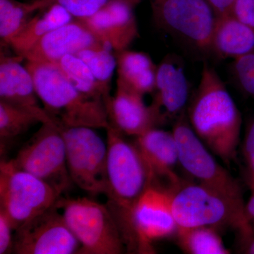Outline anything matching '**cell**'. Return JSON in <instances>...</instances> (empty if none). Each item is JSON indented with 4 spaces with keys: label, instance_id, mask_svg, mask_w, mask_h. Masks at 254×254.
<instances>
[{
    "label": "cell",
    "instance_id": "obj_13",
    "mask_svg": "<svg viewBox=\"0 0 254 254\" xmlns=\"http://www.w3.org/2000/svg\"><path fill=\"white\" fill-rule=\"evenodd\" d=\"M141 0H113L93 16L80 19L105 46L115 53L128 49L139 36L134 14Z\"/></svg>",
    "mask_w": 254,
    "mask_h": 254
},
{
    "label": "cell",
    "instance_id": "obj_14",
    "mask_svg": "<svg viewBox=\"0 0 254 254\" xmlns=\"http://www.w3.org/2000/svg\"><path fill=\"white\" fill-rule=\"evenodd\" d=\"M143 96L118 79L115 95L106 103L110 125L135 137L154 128L163 120L161 114L154 105H145Z\"/></svg>",
    "mask_w": 254,
    "mask_h": 254
},
{
    "label": "cell",
    "instance_id": "obj_1",
    "mask_svg": "<svg viewBox=\"0 0 254 254\" xmlns=\"http://www.w3.org/2000/svg\"><path fill=\"white\" fill-rule=\"evenodd\" d=\"M189 123L213 155L230 166L240 144L242 116L218 73L207 64L189 109Z\"/></svg>",
    "mask_w": 254,
    "mask_h": 254
},
{
    "label": "cell",
    "instance_id": "obj_18",
    "mask_svg": "<svg viewBox=\"0 0 254 254\" xmlns=\"http://www.w3.org/2000/svg\"><path fill=\"white\" fill-rule=\"evenodd\" d=\"M155 98L153 104L165 117L180 115L189 98L190 86L185 71L172 59L158 66Z\"/></svg>",
    "mask_w": 254,
    "mask_h": 254
},
{
    "label": "cell",
    "instance_id": "obj_21",
    "mask_svg": "<svg viewBox=\"0 0 254 254\" xmlns=\"http://www.w3.org/2000/svg\"><path fill=\"white\" fill-rule=\"evenodd\" d=\"M38 11L8 46L22 58L43 36L73 20L72 15L58 4Z\"/></svg>",
    "mask_w": 254,
    "mask_h": 254
},
{
    "label": "cell",
    "instance_id": "obj_7",
    "mask_svg": "<svg viewBox=\"0 0 254 254\" xmlns=\"http://www.w3.org/2000/svg\"><path fill=\"white\" fill-rule=\"evenodd\" d=\"M61 194L46 182L14 166L11 160L0 164V210L14 231L56 203Z\"/></svg>",
    "mask_w": 254,
    "mask_h": 254
},
{
    "label": "cell",
    "instance_id": "obj_2",
    "mask_svg": "<svg viewBox=\"0 0 254 254\" xmlns=\"http://www.w3.org/2000/svg\"><path fill=\"white\" fill-rule=\"evenodd\" d=\"M26 66L43 108L55 124L105 129L110 126L105 102L78 91L58 64L26 61Z\"/></svg>",
    "mask_w": 254,
    "mask_h": 254
},
{
    "label": "cell",
    "instance_id": "obj_26",
    "mask_svg": "<svg viewBox=\"0 0 254 254\" xmlns=\"http://www.w3.org/2000/svg\"><path fill=\"white\" fill-rule=\"evenodd\" d=\"M108 47L87 48L78 52L76 56L88 65L100 83L110 90V82L118 66L116 55Z\"/></svg>",
    "mask_w": 254,
    "mask_h": 254
},
{
    "label": "cell",
    "instance_id": "obj_3",
    "mask_svg": "<svg viewBox=\"0 0 254 254\" xmlns=\"http://www.w3.org/2000/svg\"><path fill=\"white\" fill-rule=\"evenodd\" d=\"M172 209L178 229L229 227L244 240L253 238V227L244 200L236 199L200 184L180 185L171 190Z\"/></svg>",
    "mask_w": 254,
    "mask_h": 254
},
{
    "label": "cell",
    "instance_id": "obj_25",
    "mask_svg": "<svg viewBox=\"0 0 254 254\" xmlns=\"http://www.w3.org/2000/svg\"><path fill=\"white\" fill-rule=\"evenodd\" d=\"M44 123L38 115L0 101V142L1 150L5 143L26 133L36 124Z\"/></svg>",
    "mask_w": 254,
    "mask_h": 254
},
{
    "label": "cell",
    "instance_id": "obj_36",
    "mask_svg": "<svg viewBox=\"0 0 254 254\" xmlns=\"http://www.w3.org/2000/svg\"><path fill=\"white\" fill-rule=\"evenodd\" d=\"M33 1V0H27V1Z\"/></svg>",
    "mask_w": 254,
    "mask_h": 254
},
{
    "label": "cell",
    "instance_id": "obj_20",
    "mask_svg": "<svg viewBox=\"0 0 254 254\" xmlns=\"http://www.w3.org/2000/svg\"><path fill=\"white\" fill-rule=\"evenodd\" d=\"M115 55L118 79L140 94L155 92L158 66L148 55L127 49L115 53Z\"/></svg>",
    "mask_w": 254,
    "mask_h": 254
},
{
    "label": "cell",
    "instance_id": "obj_12",
    "mask_svg": "<svg viewBox=\"0 0 254 254\" xmlns=\"http://www.w3.org/2000/svg\"><path fill=\"white\" fill-rule=\"evenodd\" d=\"M80 247L56 202L15 230L12 253L78 254Z\"/></svg>",
    "mask_w": 254,
    "mask_h": 254
},
{
    "label": "cell",
    "instance_id": "obj_23",
    "mask_svg": "<svg viewBox=\"0 0 254 254\" xmlns=\"http://www.w3.org/2000/svg\"><path fill=\"white\" fill-rule=\"evenodd\" d=\"M177 235L179 246L187 254H230L215 227L178 229Z\"/></svg>",
    "mask_w": 254,
    "mask_h": 254
},
{
    "label": "cell",
    "instance_id": "obj_31",
    "mask_svg": "<svg viewBox=\"0 0 254 254\" xmlns=\"http://www.w3.org/2000/svg\"><path fill=\"white\" fill-rule=\"evenodd\" d=\"M243 153L248 168L249 184H254V121L246 133Z\"/></svg>",
    "mask_w": 254,
    "mask_h": 254
},
{
    "label": "cell",
    "instance_id": "obj_4",
    "mask_svg": "<svg viewBox=\"0 0 254 254\" xmlns=\"http://www.w3.org/2000/svg\"><path fill=\"white\" fill-rule=\"evenodd\" d=\"M106 131L107 197L110 210L120 222L126 218L142 193L154 182L135 143L127 141L123 133L111 125Z\"/></svg>",
    "mask_w": 254,
    "mask_h": 254
},
{
    "label": "cell",
    "instance_id": "obj_24",
    "mask_svg": "<svg viewBox=\"0 0 254 254\" xmlns=\"http://www.w3.org/2000/svg\"><path fill=\"white\" fill-rule=\"evenodd\" d=\"M36 10L31 1L0 0L1 46H9L11 41L33 17Z\"/></svg>",
    "mask_w": 254,
    "mask_h": 254
},
{
    "label": "cell",
    "instance_id": "obj_35",
    "mask_svg": "<svg viewBox=\"0 0 254 254\" xmlns=\"http://www.w3.org/2000/svg\"><path fill=\"white\" fill-rule=\"evenodd\" d=\"M163 0H150V2H151L152 9L155 8V6H158V4H160V3L163 1Z\"/></svg>",
    "mask_w": 254,
    "mask_h": 254
},
{
    "label": "cell",
    "instance_id": "obj_5",
    "mask_svg": "<svg viewBox=\"0 0 254 254\" xmlns=\"http://www.w3.org/2000/svg\"><path fill=\"white\" fill-rule=\"evenodd\" d=\"M57 204L81 245L78 254L123 253V233L109 206L85 197H60Z\"/></svg>",
    "mask_w": 254,
    "mask_h": 254
},
{
    "label": "cell",
    "instance_id": "obj_10",
    "mask_svg": "<svg viewBox=\"0 0 254 254\" xmlns=\"http://www.w3.org/2000/svg\"><path fill=\"white\" fill-rule=\"evenodd\" d=\"M173 133L178 148L180 165L187 173L200 185L243 200L242 188L236 179L217 161L186 119L180 118L175 123Z\"/></svg>",
    "mask_w": 254,
    "mask_h": 254
},
{
    "label": "cell",
    "instance_id": "obj_8",
    "mask_svg": "<svg viewBox=\"0 0 254 254\" xmlns=\"http://www.w3.org/2000/svg\"><path fill=\"white\" fill-rule=\"evenodd\" d=\"M57 125L64 139L68 173L73 184L89 194L107 196V141L93 128Z\"/></svg>",
    "mask_w": 254,
    "mask_h": 254
},
{
    "label": "cell",
    "instance_id": "obj_22",
    "mask_svg": "<svg viewBox=\"0 0 254 254\" xmlns=\"http://www.w3.org/2000/svg\"><path fill=\"white\" fill-rule=\"evenodd\" d=\"M57 64L78 91L91 98L103 100L106 105L111 97L110 90L98 81L83 60L76 55H68Z\"/></svg>",
    "mask_w": 254,
    "mask_h": 254
},
{
    "label": "cell",
    "instance_id": "obj_34",
    "mask_svg": "<svg viewBox=\"0 0 254 254\" xmlns=\"http://www.w3.org/2000/svg\"><path fill=\"white\" fill-rule=\"evenodd\" d=\"M246 252L247 254H254V239L252 238L250 242H248Z\"/></svg>",
    "mask_w": 254,
    "mask_h": 254
},
{
    "label": "cell",
    "instance_id": "obj_27",
    "mask_svg": "<svg viewBox=\"0 0 254 254\" xmlns=\"http://www.w3.org/2000/svg\"><path fill=\"white\" fill-rule=\"evenodd\" d=\"M113 0H33L36 11L46 9L54 4H60L76 19H85L93 16Z\"/></svg>",
    "mask_w": 254,
    "mask_h": 254
},
{
    "label": "cell",
    "instance_id": "obj_32",
    "mask_svg": "<svg viewBox=\"0 0 254 254\" xmlns=\"http://www.w3.org/2000/svg\"><path fill=\"white\" fill-rule=\"evenodd\" d=\"M213 7L217 16L230 14L232 6L236 0H207Z\"/></svg>",
    "mask_w": 254,
    "mask_h": 254
},
{
    "label": "cell",
    "instance_id": "obj_30",
    "mask_svg": "<svg viewBox=\"0 0 254 254\" xmlns=\"http://www.w3.org/2000/svg\"><path fill=\"white\" fill-rule=\"evenodd\" d=\"M14 227L4 212L0 210V254L11 253L14 245Z\"/></svg>",
    "mask_w": 254,
    "mask_h": 254
},
{
    "label": "cell",
    "instance_id": "obj_17",
    "mask_svg": "<svg viewBox=\"0 0 254 254\" xmlns=\"http://www.w3.org/2000/svg\"><path fill=\"white\" fill-rule=\"evenodd\" d=\"M135 145L139 150L155 184L165 178L173 189L180 185L175 170L179 161L178 148L173 132L154 127L136 137Z\"/></svg>",
    "mask_w": 254,
    "mask_h": 254
},
{
    "label": "cell",
    "instance_id": "obj_33",
    "mask_svg": "<svg viewBox=\"0 0 254 254\" xmlns=\"http://www.w3.org/2000/svg\"><path fill=\"white\" fill-rule=\"evenodd\" d=\"M251 195L248 202L245 205L246 214L250 220L251 225H254V184H250Z\"/></svg>",
    "mask_w": 254,
    "mask_h": 254
},
{
    "label": "cell",
    "instance_id": "obj_16",
    "mask_svg": "<svg viewBox=\"0 0 254 254\" xmlns=\"http://www.w3.org/2000/svg\"><path fill=\"white\" fill-rule=\"evenodd\" d=\"M19 55L8 56L1 50L0 56V101L38 115L44 123L53 120L40 105L34 81Z\"/></svg>",
    "mask_w": 254,
    "mask_h": 254
},
{
    "label": "cell",
    "instance_id": "obj_11",
    "mask_svg": "<svg viewBox=\"0 0 254 254\" xmlns=\"http://www.w3.org/2000/svg\"><path fill=\"white\" fill-rule=\"evenodd\" d=\"M152 9L160 27L198 49L212 50L217 16L207 0H163Z\"/></svg>",
    "mask_w": 254,
    "mask_h": 254
},
{
    "label": "cell",
    "instance_id": "obj_15",
    "mask_svg": "<svg viewBox=\"0 0 254 254\" xmlns=\"http://www.w3.org/2000/svg\"><path fill=\"white\" fill-rule=\"evenodd\" d=\"M101 46L106 47L81 20L73 19L43 36L23 58L26 61L57 63L66 55Z\"/></svg>",
    "mask_w": 254,
    "mask_h": 254
},
{
    "label": "cell",
    "instance_id": "obj_29",
    "mask_svg": "<svg viewBox=\"0 0 254 254\" xmlns=\"http://www.w3.org/2000/svg\"><path fill=\"white\" fill-rule=\"evenodd\" d=\"M230 14L241 22L254 28V0H236Z\"/></svg>",
    "mask_w": 254,
    "mask_h": 254
},
{
    "label": "cell",
    "instance_id": "obj_9",
    "mask_svg": "<svg viewBox=\"0 0 254 254\" xmlns=\"http://www.w3.org/2000/svg\"><path fill=\"white\" fill-rule=\"evenodd\" d=\"M41 125L11 161L16 168L38 177L62 195L73 184L68 173L64 139L54 122Z\"/></svg>",
    "mask_w": 254,
    "mask_h": 254
},
{
    "label": "cell",
    "instance_id": "obj_19",
    "mask_svg": "<svg viewBox=\"0 0 254 254\" xmlns=\"http://www.w3.org/2000/svg\"><path fill=\"white\" fill-rule=\"evenodd\" d=\"M212 50L222 58L234 59L254 50V28L231 14L217 16Z\"/></svg>",
    "mask_w": 254,
    "mask_h": 254
},
{
    "label": "cell",
    "instance_id": "obj_6",
    "mask_svg": "<svg viewBox=\"0 0 254 254\" xmlns=\"http://www.w3.org/2000/svg\"><path fill=\"white\" fill-rule=\"evenodd\" d=\"M118 225L125 245L131 244L139 253H154L153 242L173 236L178 230L171 190L150 185Z\"/></svg>",
    "mask_w": 254,
    "mask_h": 254
},
{
    "label": "cell",
    "instance_id": "obj_28",
    "mask_svg": "<svg viewBox=\"0 0 254 254\" xmlns=\"http://www.w3.org/2000/svg\"><path fill=\"white\" fill-rule=\"evenodd\" d=\"M233 68L241 86L254 96V50L235 59Z\"/></svg>",
    "mask_w": 254,
    "mask_h": 254
}]
</instances>
